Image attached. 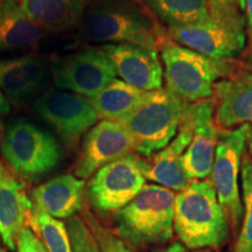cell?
<instances>
[{"instance_id":"cell-11","label":"cell","mask_w":252,"mask_h":252,"mask_svg":"<svg viewBox=\"0 0 252 252\" xmlns=\"http://www.w3.org/2000/svg\"><path fill=\"white\" fill-rule=\"evenodd\" d=\"M34 110L69 147L76 146L98 119L88 98L65 91L42 94L34 103Z\"/></svg>"},{"instance_id":"cell-12","label":"cell","mask_w":252,"mask_h":252,"mask_svg":"<svg viewBox=\"0 0 252 252\" xmlns=\"http://www.w3.org/2000/svg\"><path fill=\"white\" fill-rule=\"evenodd\" d=\"M135 152L133 138L119 122L102 121L84 135L76 176L89 178L108 163Z\"/></svg>"},{"instance_id":"cell-20","label":"cell","mask_w":252,"mask_h":252,"mask_svg":"<svg viewBox=\"0 0 252 252\" xmlns=\"http://www.w3.org/2000/svg\"><path fill=\"white\" fill-rule=\"evenodd\" d=\"M45 35L18 0H0V52L33 48Z\"/></svg>"},{"instance_id":"cell-33","label":"cell","mask_w":252,"mask_h":252,"mask_svg":"<svg viewBox=\"0 0 252 252\" xmlns=\"http://www.w3.org/2000/svg\"><path fill=\"white\" fill-rule=\"evenodd\" d=\"M247 144L249 146V150H250V156L252 157V124L250 125V127H249V131H248Z\"/></svg>"},{"instance_id":"cell-15","label":"cell","mask_w":252,"mask_h":252,"mask_svg":"<svg viewBox=\"0 0 252 252\" xmlns=\"http://www.w3.org/2000/svg\"><path fill=\"white\" fill-rule=\"evenodd\" d=\"M215 122L220 130L252 124V69L239 68L214 84Z\"/></svg>"},{"instance_id":"cell-30","label":"cell","mask_w":252,"mask_h":252,"mask_svg":"<svg viewBox=\"0 0 252 252\" xmlns=\"http://www.w3.org/2000/svg\"><path fill=\"white\" fill-rule=\"evenodd\" d=\"M245 26H247L248 35L252 43V0H247L245 4Z\"/></svg>"},{"instance_id":"cell-24","label":"cell","mask_w":252,"mask_h":252,"mask_svg":"<svg viewBox=\"0 0 252 252\" xmlns=\"http://www.w3.org/2000/svg\"><path fill=\"white\" fill-rule=\"evenodd\" d=\"M30 224L37 230L48 252H72L67 225L33 206Z\"/></svg>"},{"instance_id":"cell-19","label":"cell","mask_w":252,"mask_h":252,"mask_svg":"<svg viewBox=\"0 0 252 252\" xmlns=\"http://www.w3.org/2000/svg\"><path fill=\"white\" fill-rule=\"evenodd\" d=\"M84 181L77 176H56L32 191L34 207L54 219H69L83 206Z\"/></svg>"},{"instance_id":"cell-7","label":"cell","mask_w":252,"mask_h":252,"mask_svg":"<svg viewBox=\"0 0 252 252\" xmlns=\"http://www.w3.org/2000/svg\"><path fill=\"white\" fill-rule=\"evenodd\" d=\"M1 154L15 174L36 180L59 166L62 149L50 132L26 119H17L6 127Z\"/></svg>"},{"instance_id":"cell-37","label":"cell","mask_w":252,"mask_h":252,"mask_svg":"<svg viewBox=\"0 0 252 252\" xmlns=\"http://www.w3.org/2000/svg\"><path fill=\"white\" fill-rule=\"evenodd\" d=\"M0 252H4V251H2V250H1V247H0Z\"/></svg>"},{"instance_id":"cell-2","label":"cell","mask_w":252,"mask_h":252,"mask_svg":"<svg viewBox=\"0 0 252 252\" xmlns=\"http://www.w3.org/2000/svg\"><path fill=\"white\" fill-rule=\"evenodd\" d=\"M174 232L190 250H217L228 243L232 231L212 179L191 181L176 195Z\"/></svg>"},{"instance_id":"cell-35","label":"cell","mask_w":252,"mask_h":252,"mask_svg":"<svg viewBox=\"0 0 252 252\" xmlns=\"http://www.w3.org/2000/svg\"><path fill=\"white\" fill-rule=\"evenodd\" d=\"M210 4H230L228 0H209Z\"/></svg>"},{"instance_id":"cell-6","label":"cell","mask_w":252,"mask_h":252,"mask_svg":"<svg viewBox=\"0 0 252 252\" xmlns=\"http://www.w3.org/2000/svg\"><path fill=\"white\" fill-rule=\"evenodd\" d=\"M187 103L166 89L149 91L145 99L119 123L133 138L135 152L152 157L174 139Z\"/></svg>"},{"instance_id":"cell-31","label":"cell","mask_w":252,"mask_h":252,"mask_svg":"<svg viewBox=\"0 0 252 252\" xmlns=\"http://www.w3.org/2000/svg\"><path fill=\"white\" fill-rule=\"evenodd\" d=\"M11 111V106H9V103L6 97L2 94L1 91H0V113L2 115H6Z\"/></svg>"},{"instance_id":"cell-34","label":"cell","mask_w":252,"mask_h":252,"mask_svg":"<svg viewBox=\"0 0 252 252\" xmlns=\"http://www.w3.org/2000/svg\"><path fill=\"white\" fill-rule=\"evenodd\" d=\"M247 63L248 65L252 69V43L250 46V48L248 49V53H247Z\"/></svg>"},{"instance_id":"cell-28","label":"cell","mask_w":252,"mask_h":252,"mask_svg":"<svg viewBox=\"0 0 252 252\" xmlns=\"http://www.w3.org/2000/svg\"><path fill=\"white\" fill-rule=\"evenodd\" d=\"M18 252H48L45 244L34 235L30 226H25L21 230L17 241Z\"/></svg>"},{"instance_id":"cell-22","label":"cell","mask_w":252,"mask_h":252,"mask_svg":"<svg viewBox=\"0 0 252 252\" xmlns=\"http://www.w3.org/2000/svg\"><path fill=\"white\" fill-rule=\"evenodd\" d=\"M149 91L138 89L121 78H115L102 91L88 98L98 118L119 122L143 102Z\"/></svg>"},{"instance_id":"cell-8","label":"cell","mask_w":252,"mask_h":252,"mask_svg":"<svg viewBox=\"0 0 252 252\" xmlns=\"http://www.w3.org/2000/svg\"><path fill=\"white\" fill-rule=\"evenodd\" d=\"M250 124L230 130H220L212 182L232 234L238 232L243 219V204L239 190V174Z\"/></svg>"},{"instance_id":"cell-3","label":"cell","mask_w":252,"mask_h":252,"mask_svg":"<svg viewBox=\"0 0 252 252\" xmlns=\"http://www.w3.org/2000/svg\"><path fill=\"white\" fill-rule=\"evenodd\" d=\"M166 89L186 103L210 99L214 84L238 70L232 60L208 58L184 47L171 37L160 45Z\"/></svg>"},{"instance_id":"cell-18","label":"cell","mask_w":252,"mask_h":252,"mask_svg":"<svg viewBox=\"0 0 252 252\" xmlns=\"http://www.w3.org/2000/svg\"><path fill=\"white\" fill-rule=\"evenodd\" d=\"M33 209L24 186L0 166V236L9 250L17 249L21 230Z\"/></svg>"},{"instance_id":"cell-5","label":"cell","mask_w":252,"mask_h":252,"mask_svg":"<svg viewBox=\"0 0 252 252\" xmlns=\"http://www.w3.org/2000/svg\"><path fill=\"white\" fill-rule=\"evenodd\" d=\"M179 45L217 60H234L247 45L245 17L232 4H210L209 15L200 23L167 28Z\"/></svg>"},{"instance_id":"cell-14","label":"cell","mask_w":252,"mask_h":252,"mask_svg":"<svg viewBox=\"0 0 252 252\" xmlns=\"http://www.w3.org/2000/svg\"><path fill=\"white\" fill-rule=\"evenodd\" d=\"M102 48L111 59L121 80L144 91L161 89L163 68L158 50L128 43L103 45Z\"/></svg>"},{"instance_id":"cell-32","label":"cell","mask_w":252,"mask_h":252,"mask_svg":"<svg viewBox=\"0 0 252 252\" xmlns=\"http://www.w3.org/2000/svg\"><path fill=\"white\" fill-rule=\"evenodd\" d=\"M228 1L230 2V4L237 6V7L241 9L242 12H243L245 9V4H247V0H228Z\"/></svg>"},{"instance_id":"cell-17","label":"cell","mask_w":252,"mask_h":252,"mask_svg":"<svg viewBox=\"0 0 252 252\" xmlns=\"http://www.w3.org/2000/svg\"><path fill=\"white\" fill-rule=\"evenodd\" d=\"M48 59L40 55H23L0 61V91L13 100H25L45 86Z\"/></svg>"},{"instance_id":"cell-10","label":"cell","mask_w":252,"mask_h":252,"mask_svg":"<svg viewBox=\"0 0 252 252\" xmlns=\"http://www.w3.org/2000/svg\"><path fill=\"white\" fill-rule=\"evenodd\" d=\"M53 80L59 89L71 90L91 98L117 78L115 64L102 47H90L56 60L52 67Z\"/></svg>"},{"instance_id":"cell-1","label":"cell","mask_w":252,"mask_h":252,"mask_svg":"<svg viewBox=\"0 0 252 252\" xmlns=\"http://www.w3.org/2000/svg\"><path fill=\"white\" fill-rule=\"evenodd\" d=\"M84 40L104 45H137L159 50L168 36L137 0H93L80 20Z\"/></svg>"},{"instance_id":"cell-23","label":"cell","mask_w":252,"mask_h":252,"mask_svg":"<svg viewBox=\"0 0 252 252\" xmlns=\"http://www.w3.org/2000/svg\"><path fill=\"white\" fill-rule=\"evenodd\" d=\"M153 17L167 27H182L204 20L209 15V0H139Z\"/></svg>"},{"instance_id":"cell-25","label":"cell","mask_w":252,"mask_h":252,"mask_svg":"<svg viewBox=\"0 0 252 252\" xmlns=\"http://www.w3.org/2000/svg\"><path fill=\"white\" fill-rule=\"evenodd\" d=\"M242 190H243V224L236 241L234 252H252V157L242 161Z\"/></svg>"},{"instance_id":"cell-9","label":"cell","mask_w":252,"mask_h":252,"mask_svg":"<svg viewBox=\"0 0 252 252\" xmlns=\"http://www.w3.org/2000/svg\"><path fill=\"white\" fill-rule=\"evenodd\" d=\"M149 161L132 153L103 166L88 185V197L100 214L116 213L127 206L146 185Z\"/></svg>"},{"instance_id":"cell-16","label":"cell","mask_w":252,"mask_h":252,"mask_svg":"<svg viewBox=\"0 0 252 252\" xmlns=\"http://www.w3.org/2000/svg\"><path fill=\"white\" fill-rule=\"evenodd\" d=\"M193 138V121L190 103H187L178 134L159 152L153 154L149 161L146 180L159 184L173 191H182L190 184L184 167V154Z\"/></svg>"},{"instance_id":"cell-27","label":"cell","mask_w":252,"mask_h":252,"mask_svg":"<svg viewBox=\"0 0 252 252\" xmlns=\"http://www.w3.org/2000/svg\"><path fill=\"white\" fill-rule=\"evenodd\" d=\"M72 252H102L87 223L80 216L69 217L67 223Z\"/></svg>"},{"instance_id":"cell-26","label":"cell","mask_w":252,"mask_h":252,"mask_svg":"<svg viewBox=\"0 0 252 252\" xmlns=\"http://www.w3.org/2000/svg\"><path fill=\"white\" fill-rule=\"evenodd\" d=\"M86 220L88 228L93 232L94 239L102 252H135L131 250L126 242L113 232L110 231L108 228L102 225L99 220L91 215L90 213H86Z\"/></svg>"},{"instance_id":"cell-21","label":"cell","mask_w":252,"mask_h":252,"mask_svg":"<svg viewBox=\"0 0 252 252\" xmlns=\"http://www.w3.org/2000/svg\"><path fill=\"white\" fill-rule=\"evenodd\" d=\"M21 7L42 30L64 32L80 24L83 0H21Z\"/></svg>"},{"instance_id":"cell-36","label":"cell","mask_w":252,"mask_h":252,"mask_svg":"<svg viewBox=\"0 0 252 252\" xmlns=\"http://www.w3.org/2000/svg\"><path fill=\"white\" fill-rule=\"evenodd\" d=\"M0 130H1V122H0ZM0 166H1V165H0Z\"/></svg>"},{"instance_id":"cell-13","label":"cell","mask_w":252,"mask_h":252,"mask_svg":"<svg viewBox=\"0 0 252 252\" xmlns=\"http://www.w3.org/2000/svg\"><path fill=\"white\" fill-rule=\"evenodd\" d=\"M214 100L190 103L193 138L184 154V167L189 180H206L212 175L220 128L215 122Z\"/></svg>"},{"instance_id":"cell-4","label":"cell","mask_w":252,"mask_h":252,"mask_svg":"<svg viewBox=\"0 0 252 252\" xmlns=\"http://www.w3.org/2000/svg\"><path fill=\"white\" fill-rule=\"evenodd\" d=\"M175 193L159 185H145L127 206L113 215L116 235L134 247L161 245L174 235Z\"/></svg>"},{"instance_id":"cell-29","label":"cell","mask_w":252,"mask_h":252,"mask_svg":"<svg viewBox=\"0 0 252 252\" xmlns=\"http://www.w3.org/2000/svg\"><path fill=\"white\" fill-rule=\"evenodd\" d=\"M158 252H215V250H212V249H198V250H190V249L186 248L184 244L180 243V242H175L167 247L162 250Z\"/></svg>"}]
</instances>
